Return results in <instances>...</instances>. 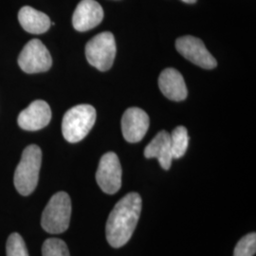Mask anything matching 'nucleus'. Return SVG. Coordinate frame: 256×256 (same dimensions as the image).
<instances>
[{
  "mask_svg": "<svg viewBox=\"0 0 256 256\" xmlns=\"http://www.w3.org/2000/svg\"><path fill=\"white\" fill-rule=\"evenodd\" d=\"M142 202L137 192H129L111 210L106 232L110 246L122 247L129 241L140 220Z\"/></svg>",
  "mask_w": 256,
  "mask_h": 256,
  "instance_id": "1",
  "label": "nucleus"
},
{
  "mask_svg": "<svg viewBox=\"0 0 256 256\" xmlns=\"http://www.w3.org/2000/svg\"><path fill=\"white\" fill-rule=\"evenodd\" d=\"M41 162L42 151L40 147L32 144L25 148L14 176V186L20 194L28 196L36 190Z\"/></svg>",
  "mask_w": 256,
  "mask_h": 256,
  "instance_id": "2",
  "label": "nucleus"
},
{
  "mask_svg": "<svg viewBox=\"0 0 256 256\" xmlns=\"http://www.w3.org/2000/svg\"><path fill=\"white\" fill-rule=\"evenodd\" d=\"M96 110L90 104H79L68 110L62 122L66 140L75 144L88 136L96 120Z\"/></svg>",
  "mask_w": 256,
  "mask_h": 256,
  "instance_id": "3",
  "label": "nucleus"
},
{
  "mask_svg": "<svg viewBox=\"0 0 256 256\" xmlns=\"http://www.w3.org/2000/svg\"><path fill=\"white\" fill-rule=\"evenodd\" d=\"M72 216V202L64 192H56L52 196L42 214L41 226L48 234H59L66 232Z\"/></svg>",
  "mask_w": 256,
  "mask_h": 256,
  "instance_id": "4",
  "label": "nucleus"
},
{
  "mask_svg": "<svg viewBox=\"0 0 256 256\" xmlns=\"http://www.w3.org/2000/svg\"><path fill=\"white\" fill-rule=\"evenodd\" d=\"M86 57L92 66L100 72L111 68L117 52L114 36L104 32L90 39L86 46Z\"/></svg>",
  "mask_w": 256,
  "mask_h": 256,
  "instance_id": "5",
  "label": "nucleus"
},
{
  "mask_svg": "<svg viewBox=\"0 0 256 256\" xmlns=\"http://www.w3.org/2000/svg\"><path fill=\"white\" fill-rule=\"evenodd\" d=\"M20 68L26 74L48 72L52 66V58L46 46L38 39L28 41L18 56Z\"/></svg>",
  "mask_w": 256,
  "mask_h": 256,
  "instance_id": "6",
  "label": "nucleus"
},
{
  "mask_svg": "<svg viewBox=\"0 0 256 256\" xmlns=\"http://www.w3.org/2000/svg\"><path fill=\"white\" fill-rule=\"evenodd\" d=\"M96 180L102 192L116 194L122 186V166L119 158L113 152L102 156L96 173Z\"/></svg>",
  "mask_w": 256,
  "mask_h": 256,
  "instance_id": "7",
  "label": "nucleus"
},
{
  "mask_svg": "<svg viewBox=\"0 0 256 256\" xmlns=\"http://www.w3.org/2000/svg\"><path fill=\"white\" fill-rule=\"evenodd\" d=\"M176 48L184 58L202 68L212 70L218 64L214 57L200 38L191 36L180 37L176 41Z\"/></svg>",
  "mask_w": 256,
  "mask_h": 256,
  "instance_id": "8",
  "label": "nucleus"
},
{
  "mask_svg": "<svg viewBox=\"0 0 256 256\" xmlns=\"http://www.w3.org/2000/svg\"><path fill=\"white\" fill-rule=\"evenodd\" d=\"M150 120L146 112L138 108H128L122 118V136L128 142H140L146 134Z\"/></svg>",
  "mask_w": 256,
  "mask_h": 256,
  "instance_id": "9",
  "label": "nucleus"
},
{
  "mask_svg": "<svg viewBox=\"0 0 256 256\" xmlns=\"http://www.w3.org/2000/svg\"><path fill=\"white\" fill-rule=\"evenodd\" d=\"M52 120V110L48 102L42 100L32 102L27 108L21 111L18 122L22 129L37 131L46 128Z\"/></svg>",
  "mask_w": 256,
  "mask_h": 256,
  "instance_id": "10",
  "label": "nucleus"
},
{
  "mask_svg": "<svg viewBox=\"0 0 256 256\" xmlns=\"http://www.w3.org/2000/svg\"><path fill=\"white\" fill-rule=\"evenodd\" d=\"M104 18L101 5L95 0H82L76 7L72 25L78 32H88L97 27Z\"/></svg>",
  "mask_w": 256,
  "mask_h": 256,
  "instance_id": "11",
  "label": "nucleus"
},
{
  "mask_svg": "<svg viewBox=\"0 0 256 256\" xmlns=\"http://www.w3.org/2000/svg\"><path fill=\"white\" fill-rule=\"evenodd\" d=\"M158 86L166 98L174 102L185 100L188 95L182 75L174 68H166L158 77Z\"/></svg>",
  "mask_w": 256,
  "mask_h": 256,
  "instance_id": "12",
  "label": "nucleus"
},
{
  "mask_svg": "<svg viewBox=\"0 0 256 256\" xmlns=\"http://www.w3.org/2000/svg\"><path fill=\"white\" fill-rule=\"evenodd\" d=\"M144 156L147 158H155L164 170H169L173 160L170 134L164 130L158 132L146 147Z\"/></svg>",
  "mask_w": 256,
  "mask_h": 256,
  "instance_id": "13",
  "label": "nucleus"
},
{
  "mask_svg": "<svg viewBox=\"0 0 256 256\" xmlns=\"http://www.w3.org/2000/svg\"><path fill=\"white\" fill-rule=\"evenodd\" d=\"M18 20L21 27L28 32L34 34H41L46 32L52 25L50 19L46 14L30 6H25L20 9Z\"/></svg>",
  "mask_w": 256,
  "mask_h": 256,
  "instance_id": "14",
  "label": "nucleus"
},
{
  "mask_svg": "<svg viewBox=\"0 0 256 256\" xmlns=\"http://www.w3.org/2000/svg\"><path fill=\"white\" fill-rule=\"evenodd\" d=\"M170 140L173 158H180L186 153L189 146V136L186 128H174L172 134H170Z\"/></svg>",
  "mask_w": 256,
  "mask_h": 256,
  "instance_id": "15",
  "label": "nucleus"
},
{
  "mask_svg": "<svg viewBox=\"0 0 256 256\" xmlns=\"http://www.w3.org/2000/svg\"><path fill=\"white\" fill-rule=\"evenodd\" d=\"M42 256H70L66 244L58 238L46 239L42 247Z\"/></svg>",
  "mask_w": 256,
  "mask_h": 256,
  "instance_id": "16",
  "label": "nucleus"
},
{
  "mask_svg": "<svg viewBox=\"0 0 256 256\" xmlns=\"http://www.w3.org/2000/svg\"><path fill=\"white\" fill-rule=\"evenodd\" d=\"M256 252V232H250L241 238L236 246L234 256H254Z\"/></svg>",
  "mask_w": 256,
  "mask_h": 256,
  "instance_id": "17",
  "label": "nucleus"
},
{
  "mask_svg": "<svg viewBox=\"0 0 256 256\" xmlns=\"http://www.w3.org/2000/svg\"><path fill=\"white\" fill-rule=\"evenodd\" d=\"M7 256H28L26 244L18 232L10 236L6 245Z\"/></svg>",
  "mask_w": 256,
  "mask_h": 256,
  "instance_id": "18",
  "label": "nucleus"
},
{
  "mask_svg": "<svg viewBox=\"0 0 256 256\" xmlns=\"http://www.w3.org/2000/svg\"><path fill=\"white\" fill-rule=\"evenodd\" d=\"M182 1L185 2V3H188V4H192V3L196 2V0H182Z\"/></svg>",
  "mask_w": 256,
  "mask_h": 256,
  "instance_id": "19",
  "label": "nucleus"
}]
</instances>
